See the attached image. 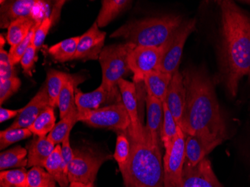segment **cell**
Wrapping results in <instances>:
<instances>
[{
	"instance_id": "35",
	"label": "cell",
	"mask_w": 250,
	"mask_h": 187,
	"mask_svg": "<svg viewBox=\"0 0 250 187\" xmlns=\"http://www.w3.org/2000/svg\"><path fill=\"white\" fill-rule=\"evenodd\" d=\"M42 22V21L38 22L37 23L32 27V29H31L30 32L28 34V36H26L21 43H18L17 46H14V47H11V48H10V51L8 54H9L10 62H11L12 65L15 66V64H18V63L21 62L22 56H23L26 50L29 48V46L32 44L35 33H36L38 27L40 26L41 22Z\"/></svg>"
},
{
	"instance_id": "24",
	"label": "cell",
	"mask_w": 250,
	"mask_h": 187,
	"mask_svg": "<svg viewBox=\"0 0 250 187\" xmlns=\"http://www.w3.org/2000/svg\"><path fill=\"white\" fill-rule=\"evenodd\" d=\"M40 21H42L36 20L32 16L19 18L14 21L8 28L7 32V41L11 47L21 43L28 36L32 27Z\"/></svg>"
},
{
	"instance_id": "11",
	"label": "cell",
	"mask_w": 250,
	"mask_h": 187,
	"mask_svg": "<svg viewBox=\"0 0 250 187\" xmlns=\"http://www.w3.org/2000/svg\"><path fill=\"white\" fill-rule=\"evenodd\" d=\"M118 87L120 90L122 103L128 113L130 125L125 133L133 137H142L145 133V126L140 120L138 110V99L136 95V85L131 82L122 79L119 80Z\"/></svg>"
},
{
	"instance_id": "3",
	"label": "cell",
	"mask_w": 250,
	"mask_h": 187,
	"mask_svg": "<svg viewBox=\"0 0 250 187\" xmlns=\"http://www.w3.org/2000/svg\"><path fill=\"white\" fill-rule=\"evenodd\" d=\"M125 134L130 143L128 162L120 171L125 187H164V160L161 147L153 143L146 126L142 137Z\"/></svg>"
},
{
	"instance_id": "17",
	"label": "cell",
	"mask_w": 250,
	"mask_h": 187,
	"mask_svg": "<svg viewBox=\"0 0 250 187\" xmlns=\"http://www.w3.org/2000/svg\"><path fill=\"white\" fill-rule=\"evenodd\" d=\"M109 100L115 104L122 102L120 95H112L101 85L92 92L83 93L77 88L75 90V104L78 112L99 109L101 105Z\"/></svg>"
},
{
	"instance_id": "9",
	"label": "cell",
	"mask_w": 250,
	"mask_h": 187,
	"mask_svg": "<svg viewBox=\"0 0 250 187\" xmlns=\"http://www.w3.org/2000/svg\"><path fill=\"white\" fill-rule=\"evenodd\" d=\"M166 51V43L161 46H136L128 56V64L134 83H140L146 74L155 71L161 64Z\"/></svg>"
},
{
	"instance_id": "23",
	"label": "cell",
	"mask_w": 250,
	"mask_h": 187,
	"mask_svg": "<svg viewBox=\"0 0 250 187\" xmlns=\"http://www.w3.org/2000/svg\"><path fill=\"white\" fill-rule=\"evenodd\" d=\"M44 168L60 184V187H68L70 182L63 163L62 145H57L56 146L53 153L45 162Z\"/></svg>"
},
{
	"instance_id": "27",
	"label": "cell",
	"mask_w": 250,
	"mask_h": 187,
	"mask_svg": "<svg viewBox=\"0 0 250 187\" xmlns=\"http://www.w3.org/2000/svg\"><path fill=\"white\" fill-rule=\"evenodd\" d=\"M80 39L81 36L70 38L53 45L49 48V54L59 62H67L74 60Z\"/></svg>"
},
{
	"instance_id": "28",
	"label": "cell",
	"mask_w": 250,
	"mask_h": 187,
	"mask_svg": "<svg viewBox=\"0 0 250 187\" xmlns=\"http://www.w3.org/2000/svg\"><path fill=\"white\" fill-rule=\"evenodd\" d=\"M27 149L21 146H17L13 148L1 152L0 154V170L5 171L9 168L22 167L28 165Z\"/></svg>"
},
{
	"instance_id": "2",
	"label": "cell",
	"mask_w": 250,
	"mask_h": 187,
	"mask_svg": "<svg viewBox=\"0 0 250 187\" xmlns=\"http://www.w3.org/2000/svg\"><path fill=\"white\" fill-rule=\"evenodd\" d=\"M181 74L186 91L181 130L185 136L202 135L223 143L228 133L215 91L214 78L203 67H189Z\"/></svg>"
},
{
	"instance_id": "36",
	"label": "cell",
	"mask_w": 250,
	"mask_h": 187,
	"mask_svg": "<svg viewBox=\"0 0 250 187\" xmlns=\"http://www.w3.org/2000/svg\"><path fill=\"white\" fill-rule=\"evenodd\" d=\"M1 184H10L18 187H29L28 171L24 168L2 171L0 173Z\"/></svg>"
},
{
	"instance_id": "19",
	"label": "cell",
	"mask_w": 250,
	"mask_h": 187,
	"mask_svg": "<svg viewBox=\"0 0 250 187\" xmlns=\"http://www.w3.org/2000/svg\"><path fill=\"white\" fill-rule=\"evenodd\" d=\"M40 1L37 0H16L1 1V28L9 27L10 25L21 18L32 16L34 9Z\"/></svg>"
},
{
	"instance_id": "45",
	"label": "cell",
	"mask_w": 250,
	"mask_h": 187,
	"mask_svg": "<svg viewBox=\"0 0 250 187\" xmlns=\"http://www.w3.org/2000/svg\"><path fill=\"white\" fill-rule=\"evenodd\" d=\"M1 187H18L16 186L10 185V184H1Z\"/></svg>"
},
{
	"instance_id": "41",
	"label": "cell",
	"mask_w": 250,
	"mask_h": 187,
	"mask_svg": "<svg viewBox=\"0 0 250 187\" xmlns=\"http://www.w3.org/2000/svg\"><path fill=\"white\" fill-rule=\"evenodd\" d=\"M70 136L71 133H68L62 145V155L63 163H64V169L67 172L68 166L72 161L74 157V151L72 150L70 144Z\"/></svg>"
},
{
	"instance_id": "13",
	"label": "cell",
	"mask_w": 250,
	"mask_h": 187,
	"mask_svg": "<svg viewBox=\"0 0 250 187\" xmlns=\"http://www.w3.org/2000/svg\"><path fill=\"white\" fill-rule=\"evenodd\" d=\"M50 106V97L47 83H45L37 94L29 101L25 107L21 109L15 122L8 129L26 128L29 129L38 117L46 108Z\"/></svg>"
},
{
	"instance_id": "18",
	"label": "cell",
	"mask_w": 250,
	"mask_h": 187,
	"mask_svg": "<svg viewBox=\"0 0 250 187\" xmlns=\"http://www.w3.org/2000/svg\"><path fill=\"white\" fill-rule=\"evenodd\" d=\"M147 124L146 129L153 143L161 147V131L164 123V104L154 97L147 95L146 98Z\"/></svg>"
},
{
	"instance_id": "31",
	"label": "cell",
	"mask_w": 250,
	"mask_h": 187,
	"mask_svg": "<svg viewBox=\"0 0 250 187\" xmlns=\"http://www.w3.org/2000/svg\"><path fill=\"white\" fill-rule=\"evenodd\" d=\"M29 187H57L56 180L42 167H32L28 171Z\"/></svg>"
},
{
	"instance_id": "12",
	"label": "cell",
	"mask_w": 250,
	"mask_h": 187,
	"mask_svg": "<svg viewBox=\"0 0 250 187\" xmlns=\"http://www.w3.org/2000/svg\"><path fill=\"white\" fill-rule=\"evenodd\" d=\"M181 187H223L216 176L211 163L205 158L195 166L185 162Z\"/></svg>"
},
{
	"instance_id": "7",
	"label": "cell",
	"mask_w": 250,
	"mask_h": 187,
	"mask_svg": "<svg viewBox=\"0 0 250 187\" xmlns=\"http://www.w3.org/2000/svg\"><path fill=\"white\" fill-rule=\"evenodd\" d=\"M111 156L97 154L90 150H74V157L67 169L70 183L94 184L99 168Z\"/></svg>"
},
{
	"instance_id": "26",
	"label": "cell",
	"mask_w": 250,
	"mask_h": 187,
	"mask_svg": "<svg viewBox=\"0 0 250 187\" xmlns=\"http://www.w3.org/2000/svg\"><path fill=\"white\" fill-rule=\"evenodd\" d=\"M78 121V110L74 106L64 118L55 125L53 130L49 133L48 139L56 145L62 143L68 133H71L72 128Z\"/></svg>"
},
{
	"instance_id": "32",
	"label": "cell",
	"mask_w": 250,
	"mask_h": 187,
	"mask_svg": "<svg viewBox=\"0 0 250 187\" xmlns=\"http://www.w3.org/2000/svg\"><path fill=\"white\" fill-rule=\"evenodd\" d=\"M77 85L73 83H67L60 92L58 100L60 119H63L75 106V92Z\"/></svg>"
},
{
	"instance_id": "42",
	"label": "cell",
	"mask_w": 250,
	"mask_h": 187,
	"mask_svg": "<svg viewBox=\"0 0 250 187\" xmlns=\"http://www.w3.org/2000/svg\"><path fill=\"white\" fill-rule=\"evenodd\" d=\"M21 109L18 110H12V109H4L1 108L0 109V122L3 123L9 119H13L15 117L19 115Z\"/></svg>"
},
{
	"instance_id": "40",
	"label": "cell",
	"mask_w": 250,
	"mask_h": 187,
	"mask_svg": "<svg viewBox=\"0 0 250 187\" xmlns=\"http://www.w3.org/2000/svg\"><path fill=\"white\" fill-rule=\"evenodd\" d=\"M36 53H37V50L32 43L25 52L21 60V65L23 68V73L30 77L32 76V68L36 62Z\"/></svg>"
},
{
	"instance_id": "4",
	"label": "cell",
	"mask_w": 250,
	"mask_h": 187,
	"mask_svg": "<svg viewBox=\"0 0 250 187\" xmlns=\"http://www.w3.org/2000/svg\"><path fill=\"white\" fill-rule=\"evenodd\" d=\"M180 15H168L130 21L112 32L110 38H122L136 46H161L182 24Z\"/></svg>"
},
{
	"instance_id": "33",
	"label": "cell",
	"mask_w": 250,
	"mask_h": 187,
	"mask_svg": "<svg viewBox=\"0 0 250 187\" xmlns=\"http://www.w3.org/2000/svg\"><path fill=\"white\" fill-rule=\"evenodd\" d=\"M130 155V143L127 135L121 132L116 139V150L113 157L118 163L119 170H122L128 162Z\"/></svg>"
},
{
	"instance_id": "44",
	"label": "cell",
	"mask_w": 250,
	"mask_h": 187,
	"mask_svg": "<svg viewBox=\"0 0 250 187\" xmlns=\"http://www.w3.org/2000/svg\"><path fill=\"white\" fill-rule=\"evenodd\" d=\"M5 39L3 36H1V48H3L4 44H5Z\"/></svg>"
},
{
	"instance_id": "14",
	"label": "cell",
	"mask_w": 250,
	"mask_h": 187,
	"mask_svg": "<svg viewBox=\"0 0 250 187\" xmlns=\"http://www.w3.org/2000/svg\"><path fill=\"white\" fill-rule=\"evenodd\" d=\"M106 34L99 30L96 21L86 32L81 36L74 60H97L104 47Z\"/></svg>"
},
{
	"instance_id": "20",
	"label": "cell",
	"mask_w": 250,
	"mask_h": 187,
	"mask_svg": "<svg viewBox=\"0 0 250 187\" xmlns=\"http://www.w3.org/2000/svg\"><path fill=\"white\" fill-rule=\"evenodd\" d=\"M83 81V77L80 75L67 74L53 69L49 70L47 71L46 83L50 97V106L53 108L58 106L60 92L67 83H73L78 86Z\"/></svg>"
},
{
	"instance_id": "6",
	"label": "cell",
	"mask_w": 250,
	"mask_h": 187,
	"mask_svg": "<svg viewBox=\"0 0 250 187\" xmlns=\"http://www.w3.org/2000/svg\"><path fill=\"white\" fill-rule=\"evenodd\" d=\"M78 121L95 128H107L125 131L130 125V119L123 103L112 104L95 110L78 112Z\"/></svg>"
},
{
	"instance_id": "37",
	"label": "cell",
	"mask_w": 250,
	"mask_h": 187,
	"mask_svg": "<svg viewBox=\"0 0 250 187\" xmlns=\"http://www.w3.org/2000/svg\"><path fill=\"white\" fill-rule=\"evenodd\" d=\"M21 85L18 77L9 79H0V104H3L6 100L16 93Z\"/></svg>"
},
{
	"instance_id": "21",
	"label": "cell",
	"mask_w": 250,
	"mask_h": 187,
	"mask_svg": "<svg viewBox=\"0 0 250 187\" xmlns=\"http://www.w3.org/2000/svg\"><path fill=\"white\" fill-rule=\"evenodd\" d=\"M56 146L47 136H35L27 146V166L44 167L45 162L53 153Z\"/></svg>"
},
{
	"instance_id": "34",
	"label": "cell",
	"mask_w": 250,
	"mask_h": 187,
	"mask_svg": "<svg viewBox=\"0 0 250 187\" xmlns=\"http://www.w3.org/2000/svg\"><path fill=\"white\" fill-rule=\"evenodd\" d=\"M33 133L29 129L17 128L7 129L0 132V149L3 150L14 143L30 137Z\"/></svg>"
},
{
	"instance_id": "43",
	"label": "cell",
	"mask_w": 250,
	"mask_h": 187,
	"mask_svg": "<svg viewBox=\"0 0 250 187\" xmlns=\"http://www.w3.org/2000/svg\"><path fill=\"white\" fill-rule=\"evenodd\" d=\"M70 187H94V184H83L80 183H71Z\"/></svg>"
},
{
	"instance_id": "38",
	"label": "cell",
	"mask_w": 250,
	"mask_h": 187,
	"mask_svg": "<svg viewBox=\"0 0 250 187\" xmlns=\"http://www.w3.org/2000/svg\"><path fill=\"white\" fill-rule=\"evenodd\" d=\"M53 23V21L52 18L50 17H47L42 21L40 26L38 27L32 40V45L36 47L37 51L43 45V42L47 37Z\"/></svg>"
},
{
	"instance_id": "8",
	"label": "cell",
	"mask_w": 250,
	"mask_h": 187,
	"mask_svg": "<svg viewBox=\"0 0 250 187\" xmlns=\"http://www.w3.org/2000/svg\"><path fill=\"white\" fill-rule=\"evenodd\" d=\"M196 24L195 19L183 21L178 30L166 43V51L157 70L172 76L178 71L184 46L190 34L196 30Z\"/></svg>"
},
{
	"instance_id": "16",
	"label": "cell",
	"mask_w": 250,
	"mask_h": 187,
	"mask_svg": "<svg viewBox=\"0 0 250 187\" xmlns=\"http://www.w3.org/2000/svg\"><path fill=\"white\" fill-rule=\"evenodd\" d=\"M164 102L172 113L178 126L181 125L186 102V91L183 76L179 71L172 75Z\"/></svg>"
},
{
	"instance_id": "10",
	"label": "cell",
	"mask_w": 250,
	"mask_h": 187,
	"mask_svg": "<svg viewBox=\"0 0 250 187\" xmlns=\"http://www.w3.org/2000/svg\"><path fill=\"white\" fill-rule=\"evenodd\" d=\"M185 162V135L178 126L172 147L164 157V187H181Z\"/></svg>"
},
{
	"instance_id": "22",
	"label": "cell",
	"mask_w": 250,
	"mask_h": 187,
	"mask_svg": "<svg viewBox=\"0 0 250 187\" xmlns=\"http://www.w3.org/2000/svg\"><path fill=\"white\" fill-rule=\"evenodd\" d=\"M172 76L159 70L151 71L144 77L147 95L164 102Z\"/></svg>"
},
{
	"instance_id": "30",
	"label": "cell",
	"mask_w": 250,
	"mask_h": 187,
	"mask_svg": "<svg viewBox=\"0 0 250 187\" xmlns=\"http://www.w3.org/2000/svg\"><path fill=\"white\" fill-rule=\"evenodd\" d=\"M164 104V123H163L162 131H161V142L166 151H168L172 147L174 140L178 131V125L172 116V113L168 109L165 102Z\"/></svg>"
},
{
	"instance_id": "15",
	"label": "cell",
	"mask_w": 250,
	"mask_h": 187,
	"mask_svg": "<svg viewBox=\"0 0 250 187\" xmlns=\"http://www.w3.org/2000/svg\"><path fill=\"white\" fill-rule=\"evenodd\" d=\"M222 143L202 135L185 136V163L195 166Z\"/></svg>"
},
{
	"instance_id": "5",
	"label": "cell",
	"mask_w": 250,
	"mask_h": 187,
	"mask_svg": "<svg viewBox=\"0 0 250 187\" xmlns=\"http://www.w3.org/2000/svg\"><path fill=\"white\" fill-rule=\"evenodd\" d=\"M135 46L136 45L127 42L109 45L104 46L100 54V64L102 68L101 85L112 95H121L118 92L119 80L131 72L128 56Z\"/></svg>"
},
{
	"instance_id": "29",
	"label": "cell",
	"mask_w": 250,
	"mask_h": 187,
	"mask_svg": "<svg viewBox=\"0 0 250 187\" xmlns=\"http://www.w3.org/2000/svg\"><path fill=\"white\" fill-rule=\"evenodd\" d=\"M56 125L54 109L52 106L46 108L29 128L35 136H47Z\"/></svg>"
},
{
	"instance_id": "1",
	"label": "cell",
	"mask_w": 250,
	"mask_h": 187,
	"mask_svg": "<svg viewBox=\"0 0 250 187\" xmlns=\"http://www.w3.org/2000/svg\"><path fill=\"white\" fill-rule=\"evenodd\" d=\"M217 2L220 13L219 74L213 78L234 98L241 80L247 77L250 81V14L234 1Z\"/></svg>"
},
{
	"instance_id": "39",
	"label": "cell",
	"mask_w": 250,
	"mask_h": 187,
	"mask_svg": "<svg viewBox=\"0 0 250 187\" xmlns=\"http://www.w3.org/2000/svg\"><path fill=\"white\" fill-rule=\"evenodd\" d=\"M17 77L14 66L10 62L9 54L3 48L0 50V79Z\"/></svg>"
},
{
	"instance_id": "25",
	"label": "cell",
	"mask_w": 250,
	"mask_h": 187,
	"mask_svg": "<svg viewBox=\"0 0 250 187\" xmlns=\"http://www.w3.org/2000/svg\"><path fill=\"white\" fill-rule=\"evenodd\" d=\"M128 0H103L101 1L102 7L96 22L98 27L103 28L107 26L111 21L119 16L122 11L128 8L132 3Z\"/></svg>"
}]
</instances>
